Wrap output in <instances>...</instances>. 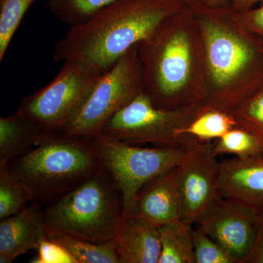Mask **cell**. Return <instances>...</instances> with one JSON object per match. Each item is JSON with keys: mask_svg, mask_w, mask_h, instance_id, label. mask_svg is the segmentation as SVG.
<instances>
[{"mask_svg": "<svg viewBox=\"0 0 263 263\" xmlns=\"http://www.w3.org/2000/svg\"><path fill=\"white\" fill-rule=\"evenodd\" d=\"M143 92L157 108L201 105L206 98L205 47L193 8L166 18L136 45Z\"/></svg>", "mask_w": 263, "mask_h": 263, "instance_id": "6da1fadb", "label": "cell"}, {"mask_svg": "<svg viewBox=\"0 0 263 263\" xmlns=\"http://www.w3.org/2000/svg\"><path fill=\"white\" fill-rule=\"evenodd\" d=\"M37 252V255L31 262L79 263L63 245L48 237L41 240Z\"/></svg>", "mask_w": 263, "mask_h": 263, "instance_id": "484cf974", "label": "cell"}, {"mask_svg": "<svg viewBox=\"0 0 263 263\" xmlns=\"http://www.w3.org/2000/svg\"><path fill=\"white\" fill-rule=\"evenodd\" d=\"M201 111V105L181 109L157 108L142 92L105 124L101 134L132 145L183 146L182 131Z\"/></svg>", "mask_w": 263, "mask_h": 263, "instance_id": "52a82bcc", "label": "cell"}, {"mask_svg": "<svg viewBox=\"0 0 263 263\" xmlns=\"http://www.w3.org/2000/svg\"><path fill=\"white\" fill-rule=\"evenodd\" d=\"M101 164L94 140L47 132L6 168L28 186L32 203L44 207L79 186Z\"/></svg>", "mask_w": 263, "mask_h": 263, "instance_id": "277c9868", "label": "cell"}, {"mask_svg": "<svg viewBox=\"0 0 263 263\" xmlns=\"http://www.w3.org/2000/svg\"><path fill=\"white\" fill-rule=\"evenodd\" d=\"M243 263H263V213L259 214L258 228L253 246Z\"/></svg>", "mask_w": 263, "mask_h": 263, "instance_id": "83f0119b", "label": "cell"}, {"mask_svg": "<svg viewBox=\"0 0 263 263\" xmlns=\"http://www.w3.org/2000/svg\"><path fill=\"white\" fill-rule=\"evenodd\" d=\"M32 202L28 186L8 169H0V220L14 215Z\"/></svg>", "mask_w": 263, "mask_h": 263, "instance_id": "44dd1931", "label": "cell"}, {"mask_svg": "<svg viewBox=\"0 0 263 263\" xmlns=\"http://www.w3.org/2000/svg\"><path fill=\"white\" fill-rule=\"evenodd\" d=\"M48 238L63 245L79 263H120L114 239L95 243L64 235H50Z\"/></svg>", "mask_w": 263, "mask_h": 263, "instance_id": "ac0fdd59", "label": "cell"}, {"mask_svg": "<svg viewBox=\"0 0 263 263\" xmlns=\"http://www.w3.org/2000/svg\"><path fill=\"white\" fill-rule=\"evenodd\" d=\"M259 214L235 200L217 196L195 224L243 263L255 240Z\"/></svg>", "mask_w": 263, "mask_h": 263, "instance_id": "8fae6325", "label": "cell"}, {"mask_svg": "<svg viewBox=\"0 0 263 263\" xmlns=\"http://www.w3.org/2000/svg\"><path fill=\"white\" fill-rule=\"evenodd\" d=\"M195 263H238L217 242L202 230L194 229Z\"/></svg>", "mask_w": 263, "mask_h": 263, "instance_id": "d4e9b609", "label": "cell"}, {"mask_svg": "<svg viewBox=\"0 0 263 263\" xmlns=\"http://www.w3.org/2000/svg\"><path fill=\"white\" fill-rule=\"evenodd\" d=\"M216 156L235 155L240 158L263 155V141L243 128L236 127L214 141Z\"/></svg>", "mask_w": 263, "mask_h": 263, "instance_id": "7402d4cb", "label": "cell"}, {"mask_svg": "<svg viewBox=\"0 0 263 263\" xmlns=\"http://www.w3.org/2000/svg\"><path fill=\"white\" fill-rule=\"evenodd\" d=\"M193 224L178 219L158 228L159 263H195Z\"/></svg>", "mask_w": 263, "mask_h": 263, "instance_id": "e0dca14e", "label": "cell"}, {"mask_svg": "<svg viewBox=\"0 0 263 263\" xmlns=\"http://www.w3.org/2000/svg\"><path fill=\"white\" fill-rule=\"evenodd\" d=\"M117 0H48V8L64 23L70 27L84 22L104 7ZM194 6L202 0H183Z\"/></svg>", "mask_w": 263, "mask_h": 263, "instance_id": "ffe728a7", "label": "cell"}, {"mask_svg": "<svg viewBox=\"0 0 263 263\" xmlns=\"http://www.w3.org/2000/svg\"><path fill=\"white\" fill-rule=\"evenodd\" d=\"M219 194L263 213V155L221 161Z\"/></svg>", "mask_w": 263, "mask_h": 263, "instance_id": "4fadbf2b", "label": "cell"}, {"mask_svg": "<svg viewBox=\"0 0 263 263\" xmlns=\"http://www.w3.org/2000/svg\"><path fill=\"white\" fill-rule=\"evenodd\" d=\"M120 263H159L158 228L139 218L124 216L114 238Z\"/></svg>", "mask_w": 263, "mask_h": 263, "instance_id": "9a60e30c", "label": "cell"}, {"mask_svg": "<svg viewBox=\"0 0 263 263\" xmlns=\"http://www.w3.org/2000/svg\"><path fill=\"white\" fill-rule=\"evenodd\" d=\"M237 127L257 136L263 141V84L231 113Z\"/></svg>", "mask_w": 263, "mask_h": 263, "instance_id": "cb8c5ba5", "label": "cell"}, {"mask_svg": "<svg viewBox=\"0 0 263 263\" xmlns=\"http://www.w3.org/2000/svg\"><path fill=\"white\" fill-rule=\"evenodd\" d=\"M201 3L212 8L229 6V0H202Z\"/></svg>", "mask_w": 263, "mask_h": 263, "instance_id": "f546056e", "label": "cell"}, {"mask_svg": "<svg viewBox=\"0 0 263 263\" xmlns=\"http://www.w3.org/2000/svg\"><path fill=\"white\" fill-rule=\"evenodd\" d=\"M127 216L139 218L157 228L181 219L176 167L146 183L137 194Z\"/></svg>", "mask_w": 263, "mask_h": 263, "instance_id": "7c38bea8", "label": "cell"}, {"mask_svg": "<svg viewBox=\"0 0 263 263\" xmlns=\"http://www.w3.org/2000/svg\"><path fill=\"white\" fill-rule=\"evenodd\" d=\"M46 237L42 209L32 202L20 212L0 220V262L11 263L19 256L37 250Z\"/></svg>", "mask_w": 263, "mask_h": 263, "instance_id": "5bb4252c", "label": "cell"}, {"mask_svg": "<svg viewBox=\"0 0 263 263\" xmlns=\"http://www.w3.org/2000/svg\"><path fill=\"white\" fill-rule=\"evenodd\" d=\"M230 7L235 13L247 11L263 4V0H229Z\"/></svg>", "mask_w": 263, "mask_h": 263, "instance_id": "f1b7e54d", "label": "cell"}, {"mask_svg": "<svg viewBox=\"0 0 263 263\" xmlns=\"http://www.w3.org/2000/svg\"><path fill=\"white\" fill-rule=\"evenodd\" d=\"M100 76L72 62L63 67L47 86L22 100L17 112L51 133H58L70 122Z\"/></svg>", "mask_w": 263, "mask_h": 263, "instance_id": "9c48e42d", "label": "cell"}, {"mask_svg": "<svg viewBox=\"0 0 263 263\" xmlns=\"http://www.w3.org/2000/svg\"><path fill=\"white\" fill-rule=\"evenodd\" d=\"M48 237L68 235L104 243L115 238L124 219L122 191L101 164L79 186L42 209Z\"/></svg>", "mask_w": 263, "mask_h": 263, "instance_id": "5b68a950", "label": "cell"}, {"mask_svg": "<svg viewBox=\"0 0 263 263\" xmlns=\"http://www.w3.org/2000/svg\"><path fill=\"white\" fill-rule=\"evenodd\" d=\"M186 6L183 0H117L70 27L57 43L53 60L80 64L101 76L166 18Z\"/></svg>", "mask_w": 263, "mask_h": 263, "instance_id": "7a4b0ae2", "label": "cell"}, {"mask_svg": "<svg viewBox=\"0 0 263 263\" xmlns=\"http://www.w3.org/2000/svg\"><path fill=\"white\" fill-rule=\"evenodd\" d=\"M46 133L18 112L0 118V169L37 144Z\"/></svg>", "mask_w": 263, "mask_h": 263, "instance_id": "2e32d148", "label": "cell"}, {"mask_svg": "<svg viewBox=\"0 0 263 263\" xmlns=\"http://www.w3.org/2000/svg\"><path fill=\"white\" fill-rule=\"evenodd\" d=\"M237 127L231 114L219 110H203L182 131V134L196 138L202 142H212L219 139L230 129Z\"/></svg>", "mask_w": 263, "mask_h": 263, "instance_id": "d6986e66", "label": "cell"}, {"mask_svg": "<svg viewBox=\"0 0 263 263\" xmlns=\"http://www.w3.org/2000/svg\"><path fill=\"white\" fill-rule=\"evenodd\" d=\"M142 92L143 72L134 46L99 78L77 113L57 133L94 139L118 111Z\"/></svg>", "mask_w": 263, "mask_h": 263, "instance_id": "8992f818", "label": "cell"}, {"mask_svg": "<svg viewBox=\"0 0 263 263\" xmlns=\"http://www.w3.org/2000/svg\"><path fill=\"white\" fill-rule=\"evenodd\" d=\"M93 140L101 163L122 191L124 216L130 212L139 190L151 180L176 167L185 152L183 146L142 148L103 134Z\"/></svg>", "mask_w": 263, "mask_h": 263, "instance_id": "ba28073f", "label": "cell"}, {"mask_svg": "<svg viewBox=\"0 0 263 263\" xmlns=\"http://www.w3.org/2000/svg\"><path fill=\"white\" fill-rule=\"evenodd\" d=\"M34 0H0V62Z\"/></svg>", "mask_w": 263, "mask_h": 263, "instance_id": "603a6c76", "label": "cell"}, {"mask_svg": "<svg viewBox=\"0 0 263 263\" xmlns=\"http://www.w3.org/2000/svg\"><path fill=\"white\" fill-rule=\"evenodd\" d=\"M233 16L240 29L263 41V4L247 11L234 12Z\"/></svg>", "mask_w": 263, "mask_h": 263, "instance_id": "4316f807", "label": "cell"}, {"mask_svg": "<svg viewBox=\"0 0 263 263\" xmlns=\"http://www.w3.org/2000/svg\"><path fill=\"white\" fill-rule=\"evenodd\" d=\"M205 47L206 98L201 108L231 114L263 84V41L243 31L229 6H194Z\"/></svg>", "mask_w": 263, "mask_h": 263, "instance_id": "3957f363", "label": "cell"}, {"mask_svg": "<svg viewBox=\"0 0 263 263\" xmlns=\"http://www.w3.org/2000/svg\"><path fill=\"white\" fill-rule=\"evenodd\" d=\"M184 155L176 166L181 205V220L195 224L219 196L221 162L212 142H202L185 134Z\"/></svg>", "mask_w": 263, "mask_h": 263, "instance_id": "30bf717a", "label": "cell"}]
</instances>
